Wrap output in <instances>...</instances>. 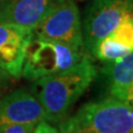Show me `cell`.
I'll list each match as a JSON object with an SVG mask.
<instances>
[{
    "label": "cell",
    "mask_w": 133,
    "mask_h": 133,
    "mask_svg": "<svg viewBox=\"0 0 133 133\" xmlns=\"http://www.w3.org/2000/svg\"><path fill=\"white\" fill-rule=\"evenodd\" d=\"M33 133H59L58 129L46 122L45 120L39 121L35 127Z\"/></svg>",
    "instance_id": "5bb4252c"
},
{
    "label": "cell",
    "mask_w": 133,
    "mask_h": 133,
    "mask_svg": "<svg viewBox=\"0 0 133 133\" xmlns=\"http://www.w3.org/2000/svg\"><path fill=\"white\" fill-rule=\"evenodd\" d=\"M125 20H133V0H92L82 22L85 52L93 56L98 43Z\"/></svg>",
    "instance_id": "277c9868"
},
{
    "label": "cell",
    "mask_w": 133,
    "mask_h": 133,
    "mask_svg": "<svg viewBox=\"0 0 133 133\" xmlns=\"http://www.w3.org/2000/svg\"><path fill=\"white\" fill-rule=\"evenodd\" d=\"M33 35L85 51L80 12L74 0H60L35 28Z\"/></svg>",
    "instance_id": "5b68a950"
},
{
    "label": "cell",
    "mask_w": 133,
    "mask_h": 133,
    "mask_svg": "<svg viewBox=\"0 0 133 133\" xmlns=\"http://www.w3.org/2000/svg\"><path fill=\"white\" fill-rule=\"evenodd\" d=\"M87 53L54 41L33 37L29 42L22 69V76L36 81L64 71L76 65Z\"/></svg>",
    "instance_id": "3957f363"
},
{
    "label": "cell",
    "mask_w": 133,
    "mask_h": 133,
    "mask_svg": "<svg viewBox=\"0 0 133 133\" xmlns=\"http://www.w3.org/2000/svg\"><path fill=\"white\" fill-rule=\"evenodd\" d=\"M133 100V83L130 85L128 90L126 92V101H132Z\"/></svg>",
    "instance_id": "9a60e30c"
},
{
    "label": "cell",
    "mask_w": 133,
    "mask_h": 133,
    "mask_svg": "<svg viewBox=\"0 0 133 133\" xmlns=\"http://www.w3.org/2000/svg\"><path fill=\"white\" fill-rule=\"evenodd\" d=\"M42 120L43 109L32 92L20 88L0 98V129L13 124H38Z\"/></svg>",
    "instance_id": "8992f818"
},
{
    "label": "cell",
    "mask_w": 133,
    "mask_h": 133,
    "mask_svg": "<svg viewBox=\"0 0 133 133\" xmlns=\"http://www.w3.org/2000/svg\"><path fill=\"white\" fill-rule=\"evenodd\" d=\"M32 37V29L0 24V67L15 79L22 76L26 48Z\"/></svg>",
    "instance_id": "52a82bcc"
},
{
    "label": "cell",
    "mask_w": 133,
    "mask_h": 133,
    "mask_svg": "<svg viewBox=\"0 0 133 133\" xmlns=\"http://www.w3.org/2000/svg\"><path fill=\"white\" fill-rule=\"evenodd\" d=\"M71 118L79 133L133 132V114L129 102L112 97L86 103Z\"/></svg>",
    "instance_id": "7a4b0ae2"
},
{
    "label": "cell",
    "mask_w": 133,
    "mask_h": 133,
    "mask_svg": "<svg viewBox=\"0 0 133 133\" xmlns=\"http://www.w3.org/2000/svg\"><path fill=\"white\" fill-rule=\"evenodd\" d=\"M36 123H21L13 124L0 129V133H33Z\"/></svg>",
    "instance_id": "8fae6325"
},
{
    "label": "cell",
    "mask_w": 133,
    "mask_h": 133,
    "mask_svg": "<svg viewBox=\"0 0 133 133\" xmlns=\"http://www.w3.org/2000/svg\"><path fill=\"white\" fill-rule=\"evenodd\" d=\"M133 51V20H125L96 45L93 57L112 61Z\"/></svg>",
    "instance_id": "9c48e42d"
},
{
    "label": "cell",
    "mask_w": 133,
    "mask_h": 133,
    "mask_svg": "<svg viewBox=\"0 0 133 133\" xmlns=\"http://www.w3.org/2000/svg\"><path fill=\"white\" fill-rule=\"evenodd\" d=\"M60 0H0V24L35 30Z\"/></svg>",
    "instance_id": "ba28073f"
},
{
    "label": "cell",
    "mask_w": 133,
    "mask_h": 133,
    "mask_svg": "<svg viewBox=\"0 0 133 133\" xmlns=\"http://www.w3.org/2000/svg\"><path fill=\"white\" fill-rule=\"evenodd\" d=\"M91 58L86 54L71 68L33 81L31 92L43 108L44 120L60 123L97 78V68Z\"/></svg>",
    "instance_id": "6da1fadb"
},
{
    "label": "cell",
    "mask_w": 133,
    "mask_h": 133,
    "mask_svg": "<svg viewBox=\"0 0 133 133\" xmlns=\"http://www.w3.org/2000/svg\"><path fill=\"white\" fill-rule=\"evenodd\" d=\"M130 105H131V109H132V114H133V100L132 101H128Z\"/></svg>",
    "instance_id": "2e32d148"
},
{
    "label": "cell",
    "mask_w": 133,
    "mask_h": 133,
    "mask_svg": "<svg viewBox=\"0 0 133 133\" xmlns=\"http://www.w3.org/2000/svg\"><path fill=\"white\" fill-rule=\"evenodd\" d=\"M132 133H133V132H132Z\"/></svg>",
    "instance_id": "ac0fdd59"
},
{
    "label": "cell",
    "mask_w": 133,
    "mask_h": 133,
    "mask_svg": "<svg viewBox=\"0 0 133 133\" xmlns=\"http://www.w3.org/2000/svg\"><path fill=\"white\" fill-rule=\"evenodd\" d=\"M101 73L109 97L126 101V92L133 83V51L112 61H105Z\"/></svg>",
    "instance_id": "30bf717a"
},
{
    "label": "cell",
    "mask_w": 133,
    "mask_h": 133,
    "mask_svg": "<svg viewBox=\"0 0 133 133\" xmlns=\"http://www.w3.org/2000/svg\"><path fill=\"white\" fill-rule=\"evenodd\" d=\"M81 1H83V0H81Z\"/></svg>",
    "instance_id": "e0dca14e"
},
{
    "label": "cell",
    "mask_w": 133,
    "mask_h": 133,
    "mask_svg": "<svg viewBox=\"0 0 133 133\" xmlns=\"http://www.w3.org/2000/svg\"><path fill=\"white\" fill-rule=\"evenodd\" d=\"M12 79H15V78L0 67V98L3 95H5L7 93V91L9 90Z\"/></svg>",
    "instance_id": "7c38bea8"
},
{
    "label": "cell",
    "mask_w": 133,
    "mask_h": 133,
    "mask_svg": "<svg viewBox=\"0 0 133 133\" xmlns=\"http://www.w3.org/2000/svg\"><path fill=\"white\" fill-rule=\"evenodd\" d=\"M58 124H59V129H58L59 133H79L71 117H66Z\"/></svg>",
    "instance_id": "4fadbf2b"
}]
</instances>
